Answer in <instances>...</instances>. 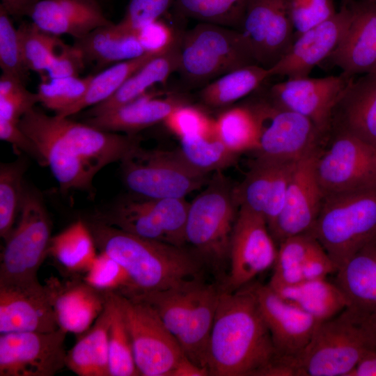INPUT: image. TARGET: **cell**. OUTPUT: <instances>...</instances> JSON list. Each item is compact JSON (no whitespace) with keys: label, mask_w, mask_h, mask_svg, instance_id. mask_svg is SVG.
<instances>
[{"label":"cell","mask_w":376,"mask_h":376,"mask_svg":"<svg viewBox=\"0 0 376 376\" xmlns=\"http://www.w3.org/2000/svg\"><path fill=\"white\" fill-rule=\"evenodd\" d=\"M220 291L215 285L204 282L177 338L185 357L207 370V349Z\"/></svg>","instance_id":"32"},{"label":"cell","mask_w":376,"mask_h":376,"mask_svg":"<svg viewBox=\"0 0 376 376\" xmlns=\"http://www.w3.org/2000/svg\"><path fill=\"white\" fill-rule=\"evenodd\" d=\"M156 56L157 55L146 53L134 59L111 65L96 75H93L83 98L63 117H69L107 100L134 72Z\"/></svg>","instance_id":"41"},{"label":"cell","mask_w":376,"mask_h":376,"mask_svg":"<svg viewBox=\"0 0 376 376\" xmlns=\"http://www.w3.org/2000/svg\"><path fill=\"white\" fill-rule=\"evenodd\" d=\"M204 282L203 278L196 279L164 290L126 296L134 297L150 305L177 339Z\"/></svg>","instance_id":"37"},{"label":"cell","mask_w":376,"mask_h":376,"mask_svg":"<svg viewBox=\"0 0 376 376\" xmlns=\"http://www.w3.org/2000/svg\"><path fill=\"white\" fill-rule=\"evenodd\" d=\"M175 0H129L121 20L116 25L135 33L144 26L159 20L173 8Z\"/></svg>","instance_id":"49"},{"label":"cell","mask_w":376,"mask_h":376,"mask_svg":"<svg viewBox=\"0 0 376 376\" xmlns=\"http://www.w3.org/2000/svg\"><path fill=\"white\" fill-rule=\"evenodd\" d=\"M349 25L339 45L327 59L347 77L376 73V3L351 0Z\"/></svg>","instance_id":"24"},{"label":"cell","mask_w":376,"mask_h":376,"mask_svg":"<svg viewBox=\"0 0 376 376\" xmlns=\"http://www.w3.org/2000/svg\"><path fill=\"white\" fill-rule=\"evenodd\" d=\"M100 1V0H99Z\"/></svg>","instance_id":"63"},{"label":"cell","mask_w":376,"mask_h":376,"mask_svg":"<svg viewBox=\"0 0 376 376\" xmlns=\"http://www.w3.org/2000/svg\"><path fill=\"white\" fill-rule=\"evenodd\" d=\"M39 102L37 93L21 84L5 95H0V119L19 123L21 118Z\"/></svg>","instance_id":"54"},{"label":"cell","mask_w":376,"mask_h":376,"mask_svg":"<svg viewBox=\"0 0 376 376\" xmlns=\"http://www.w3.org/2000/svg\"><path fill=\"white\" fill-rule=\"evenodd\" d=\"M161 97V93L149 91L126 104L88 117L84 123L108 132L137 134L145 128L164 122L175 109L189 103L182 95Z\"/></svg>","instance_id":"28"},{"label":"cell","mask_w":376,"mask_h":376,"mask_svg":"<svg viewBox=\"0 0 376 376\" xmlns=\"http://www.w3.org/2000/svg\"><path fill=\"white\" fill-rule=\"evenodd\" d=\"M258 65L272 68L295 38L287 0H250L240 29Z\"/></svg>","instance_id":"16"},{"label":"cell","mask_w":376,"mask_h":376,"mask_svg":"<svg viewBox=\"0 0 376 376\" xmlns=\"http://www.w3.org/2000/svg\"><path fill=\"white\" fill-rule=\"evenodd\" d=\"M351 0H341V5H347Z\"/></svg>","instance_id":"61"},{"label":"cell","mask_w":376,"mask_h":376,"mask_svg":"<svg viewBox=\"0 0 376 376\" xmlns=\"http://www.w3.org/2000/svg\"><path fill=\"white\" fill-rule=\"evenodd\" d=\"M318 153L315 149L295 163L282 210L269 228L277 244L289 237L309 233L317 220L324 197L315 171Z\"/></svg>","instance_id":"18"},{"label":"cell","mask_w":376,"mask_h":376,"mask_svg":"<svg viewBox=\"0 0 376 376\" xmlns=\"http://www.w3.org/2000/svg\"><path fill=\"white\" fill-rule=\"evenodd\" d=\"M363 323L376 342V311L362 315Z\"/></svg>","instance_id":"60"},{"label":"cell","mask_w":376,"mask_h":376,"mask_svg":"<svg viewBox=\"0 0 376 376\" xmlns=\"http://www.w3.org/2000/svg\"><path fill=\"white\" fill-rule=\"evenodd\" d=\"M213 130L214 136L237 155L255 152L258 147V121L246 98L242 104L221 113L214 120Z\"/></svg>","instance_id":"38"},{"label":"cell","mask_w":376,"mask_h":376,"mask_svg":"<svg viewBox=\"0 0 376 376\" xmlns=\"http://www.w3.org/2000/svg\"><path fill=\"white\" fill-rule=\"evenodd\" d=\"M254 64L252 50L237 29L198 22L181 32L178 72L187 88L203 87L230 71Z\"/></svg>","instance_id":"5"},{"label":"cell","mask_w":376,"mask_h":376,"mask_svg":"<svg viewBox=\"0 0 376 376\" xmlns=\"http://www.w3.org/2000/svg\"><path fill=\"white\" fill-rule=\"evenodd\" d=\"M121 171L128 190L145 199L185 198L210 180L191 169L177 150L141 146L121 162Z\"/></svg>","instance_id":"7"},{"label":"cell","mask_w":376,"mask_h":376,"mask_svg":"<svg viewBox=\"0 0 376 376\" xmlns=\"http://www.w3.org/2000/svg\"><path fill=\"white\" fill-rule=\"evenodd\" d=\"M209 375L208 371L202 368L186 357L178 364L176 368L172 373L171 376H207Z\"/></svg>","instance_id":"59"},{"label":"cell","mask_w":376,"mask_h":376,"mask_svg":"<svg viewBox=\"0 0 376 376\" xmlns=\"http://www.w3.org/2000/svg\"><path fill=\"white\" fill-rule=\"evenodd\" d=\"M233 187L222 171L213 173L205 188L189 203L186 244L204 265L221 275L229 263L231 236L238 207Z\"/></svg>","instance_id":"4"},{"label":"cell","mask_w":376,"mask_h":376,"mask_svg":"<svg viewBox=\"0 0 376 376\" xmlns=\"http://www.w3.org/2000/svg\"><path fill=\"white\" fill-rule=\"evenodd\" d=\"M335 283L349 306L362 315L376 311V235L336 272Z\"/></svg>","instance_id":"29"},{"label":"cell","mask_w":376,"mask_h":376,"mask_svg":"<svg viewBox=\"0 0 376 376\" xmlns=\"http://www.w3.org/2000/svg\"><path fill=\"white\" fill-rule=\"evenodd\" d=\"M20 217L1 255L0 283L37 281L38 269L48 256L52 222L42 200L23 192Z\"/></svg>","instance_id":"8"},{"label":"cell","mask_w":376,"mask_h":376,"mask_svg":"<svg viewBox=\"0 0 376 376\" xmlns=\"http://www.w3.org/2000/svg\"><path fill=\"white\" fill-rule=\"evenodd\" d=\"M250 0H175L173 6L178 19H193L239 29Z\"/></svg>","instance_id":"42"},{"label":"cell","mask_w":376,"mask_h":376,"mask_svg":"<svg viewBox=\"0 0 376 376\" xmlns=\"http://www.w3.org/2000/svg\"><path fill=\"white\" fill-rule=\"evenodd\" d=\"M0 139L11 143L19 152L29 155L40 165L47 166L45 158L20 128L19 123L0 119Z\"/></svg>","instance_id":"55"},{"label":"cell","mask_w":376,"mask_h":376,"mask_svg":"<svg viewBox=\"0 0 376 376\" xmlns=\"http://www.w3.org/2000/svg\"><path fill=\"white\" fill-rule=\"evenodd\" d=\"M96 246L86 222L79 219L60 233L52 237L48 255L70 276L86 273L97 253Z\"/></svg>","instance_id":"36"},{"label":"cell","mask_w":376,"mask_h":376,"mask_svg":"<svg viewBox=\"0 0 376 376\" xmlns=\"http://www.w3.org/2000/svg\"><path fill=\"white\" fill-rule=\"evenodd\" d=\"M295 37L332 17L333 0H287Z\"/></svg>","instance_id":"50"},{"label":"cell","mask_w":376,"mask_h":376,"mask_svg":"<svg viewBox=\"0 0 376 376\" xmlns=\"http://www.w3.org/2000/svg\"><path fill=\"white\" fill-rule=\"evenodd\" d=\"M273 290L320 322L336 316L349 306L343 290L326 279L304 280Z\"/></svg>","instance_id":"34"},{"label":"cell","mask_w":376,"mask_h":376,"mask_svg":"<svg viewBox=\"0 0 376 376\" xmlns=\"http://www.w3.org/2000/svg\"><path fill=\"white\" fill-rule=\"evenodd\" d=\"M40 0H1V6L12 18L18 19L28 17L33 6Z\"/></svg>","instance_id":"57"},{"label":"cell","mask_w":376,"mask_h":376,"mask_svg":"<svg viewBox=\"0 0 376 376\" xmlns=\"http://www.w3.org/2000/svg\"><path fill=\"white\" fill-rule=\"evenodd\" d=\"M111 293L112 311L108 334L110 376H140L127 323L113 292Z\"/></svg>","instance_id":"43"},{"label":"cell","mask_w":376,"mask_h":376,"mask_svg":"<svg viewBox=\"0 0 376 376\" xmlns=\"http://www.w3.org/2000/svg\"><path fill=\"white\" fill-rule=\"evenodd\" d=\"M259 125L256 157L297 161L317 149L323 135L308 118L272 103L262 86L246 97Z\"/></svg>","instance_id":"10"},{"label":"cell","mask_w":376,"mask_h":376,"mask_svg":"<svg viewBox=\"0 0 376 376\" xmlns=\"http://www.w3.org/2000/svg\"><path fill=\"white\" fill-rule=\"evenodd\" d=\"M349 376H376V347L357 365Z\"/></svg>","instance_id":"58"},{"label":"cell","mask_w":376,"mask_h":376,"mask_svg":"<svg viewBox=\"0 0 376 376\" xmlns=\"http://www.w3.org/2000/svg\"><path fill=\"white\" fill-rule=\"evenodd\" d=\"M269 77L268 69L257 64L246 65L206 84L201 89L198 97L206 107H226L250 95Z\"/></svg>","instance_id":"35"},{"label":"cell","mask_w":376,"mask_h":376,"mask_svg":"<svg viewBox=\"0 0 376 376\" xmlns=\"http://www.w3.org/2000/svg\"><path fill=\"white\" fill-rule=\"evenodd\" d=\"M67 334L61 328L0 334V376L55 375L65 368Z\"/></svg>","instance_id":"13"},{"label":"cell","mask_w":376,"mask_h":376,"mask_svg":"<svg viewBox=\"0 0 376 376\" xmlns=\"http://www.w3.org/2000/svg\"><path fill=\"white\" fill-rule=\"evenodd\" d=\"M95 218L141 237L173 245L180 241V214L167 198L129 201Z\"/></svg>","instance_id":"23"},{"label":"cell","mask_w":376,"mask_h":376,"mask_svg":"<svg viewBox=\"0 0 376 376\" xmlns=\"http://www.w3.org/2000/svg\"><path fill=\"white\" fill-rule=\"evenodd\" d=\"M111 292L100 315L67 351L65 368L78 376H110L108 334L112 311Z\"/></svg>","instance_id":"31"},{"label":"cell","mask_w":376,"mask_h":376,"mask_svg":"<svg viewBox=\"0 0 376 376\" xmlns=\"http://www.w3.org/2000/svg\"><path fill=\"white\" fill-rule=\"evenodd\" d=\"M276 359L250 285L233 292L221 289L207 349L209 375L262 376Z\"/></svg>","instance_id":"1"},{"label":"cell","mask_w":376,"mask_h":376,"mask_svg":"<svg viewBox=\"0 0 376 376\" xmlns=\"http://www.w3.org/2000/svg\"><path fill=\"white\" fill-rule=\"evenodd\" d=\"M50 120L95 175L108 164L121 163L141 146V139L137 134L108 132L55 114L50 116Z\"/></svg>","instance_id":"21"},{"label":"cell","mask_w":376,"mask_h":376,"mask_svg":"<svg viewBox=\"0 0 376 376\" xmlns=\"http://www.w3.org/2000/svg\"><path fill=\"white\" fill-rule=\"evenodd\" d=\"M23 163H2L0 166V236L5 241L14 228L23 192Z\"/></svg>","instance_id":"46"},{"label":"cell","mask_w":376,"mask_h":376,"mask_svg":"<svg viewBox=\"0 0 376 376\" xmlns=\"http://www.w3.org/2000/svg\"><path fill=\"white\" fill-rule=\"evenodd\" d=\"M329 148L320 152L315 171L324 195L376 186V149L341 131Z\"/></svg>","instance_id":"11"},{"label":"cell","mask_w":376,"mask_h":376,"mask_svg":"<svg viewBox=\"0 0 376 376\" xmlns=\"http://www.w3.org/2000/svg\"><path fill=\"white\" fill-rule=\"evenodd\" d=\"M17 33L27 68L44 77L63 42L58 36L40 29L31 21H22L17 27Z\"/></svg>","instance_id":"44"},{"label":"cell","mask_w":376,"mask_h":376,"mask_svg":"<svg viewBox=\"0 0 376 376\" xmlns=\"http://www.w3.org/2000/svg\"><path fill=\"white\" fill-rule=\"evenodd\" d=\"M250 286L270 333L277 355L276 362L286 369L287 363L308 344L320 322L268 284Z\"/></svg>","instance_id":"17"},{"label":"cell","mask_w":376,"mask_h":376,"mask_svg":"<svg viewBox=\"0 0 376 376\" xmlns=\"http://www.w3.org/2000/svg\"><path fill=\"white\" fill-rule=\"evenodd\" d=\"M127 323L137 369L142 376H171L185 357L156 311L134 297L113 292Z\"/></svg>","instance_id":"9"},{"label":"cell","mask_w":376,"mask_h":376,"mask_svg":"<svg viewBox=\"0 0 376 376\" xmlns=\"http://www.w3.org/2000/svg\"><path fill=\"white\" fill-rule=\"evenodd\" d=\"M309 233L338 269L376 235V186L324 196Z\"/></svg>","instance_id":"6"},{"label":"cell","mask_w":376,"mask_h":376,"mask_svg":"<svg viewBox=\"0 0 376 376\" xmlns=\"http://www.w3.org/2000/svg\"><path fill=\"white\" fill-rule=\"evenodd\" d=\"M350 17L348 5H341L332 17L296 36L283 56L268 69L270 77H308L313 69L327 60L338 47Z\"/></svg>","instance_id":"19"},{"label":"cell","mask_w":376,"mask_h":376,"mask_svg":"<svg viewBox=\"0 0 376 376\" xmlns=\"http://www.w3.org/2000/svg\"><path fill=\"white\" fill-rule=\"evenodd\" d=\"M179 33L175 44L166 52L157 55L134 72L109 98L92 107L88 117L97 116L131 102L147 93L157 84L165 82L178 72L180 64Z\"/></svg>","instance_id":"30"},{"label":"cell","mask_w":376,"mask_h":376,"mask_svg":"<svg viewBox=\"0 0 376 376\" xmlns=\"http://www.w3.org/2000/svg\"><path fill=\"white\" fill-rule=\"evenodd\" d=\"M277 251L263 216L239 207L230 244L229 271L221 289L233 292L249 285L274 266Z\"/></svg>","instance_id":"12"},{"label":"cell","mask_w":376,"mask_h":376,"mask_svg":"<svg viewBox=\"0 0 376 376\" xmlns=\"http://www.w3.org/2000/svg\"><path fill=\"white\" fill-rule=\"evenodd\" d=\"M84 221L96 248L128 275L134 289L130 295L164 290L202 278L204 264L185 246L141 237L95 218Z\"/></svg>","instance_id":"2"},{"label":"cell","mask_w":376,"mask_h":376,"mask_svg":"<svg viewBox=\"0 0 376 376\" xmlns=\"http://www.w3.org/2000/svg\"><path fill=\"white\" fill-rule=\"evenodd\" d=\"M164 123L179 138L195 134L214 136V121L202 110L189 103L175 109Z\"/></svg>","instance_id":"51"},{"label":"cell","mask_w":376,"mask_h":376,"mask_svg":"<svg viewBox=\"0 0 376 376\" xmlns=\"http://www.w3.org/2000/svg\"><path fill=\"white\" fill-rule=\"evenodd\" d=\"M318 243L311 233L291 236L279 242L269 286L277 289L304 281V265Z\"/></svg>","instance_id":"40"},{"label":"cell","mask_w":376,"mask_h":376,"mask_svg":"<svg viewBox=\"0 0 376 376\" xmlns=\"http://www.w3.org/2000/svg\"><path fill=\"white\" fill-rule=\"evenodd\" d=\"M86 63L97 68L134 59L146 54L135 33L120 29L116 24L98 27L73 44Z\"/></svg>","instance_id":"33"},{"label":"cell","mask_w":376,"mask_h":376,"mask_svg":"<svg viewBox=\"0 0 376 376\" xmlns=\"http://www.w3.org/2000/svg\"><path fill=\"white\" fill-rule=\"evenodd\" d=\"M352 78L340 74L287 79L269 87L263 85L262 90L274 104L308 118L324 136L331 131L334 107Z\"/></svg>","instance_id":"14"},{"label":"cell","mask_w":376,"mask_h":376,"mask_svg":"<svg viewBox=\"0 0 376 376\" xmlns=\"http://www.w3.org/2000/svg\"><path fill=\"white\" fill-rule=\"evenodd\" d=\"M28 17L46 32L75 39L113 23L105 16L99 0H40Z\"/></svg>","instance_id":"26"},{"label":"cell","mask_w":376,"mask_h":376,"mask_svg":"<svg viewBox=\"0 0 376 376\" xmlns=\"http://www.w3.org/2000/svg\"><path fill=\"white\" fill-rule=\"evenodd\" d=\"M83 279L92 286L104 292L129 295L134 289L123 268L104 252L97 254Z\"/></svg>","instance_id":"48"},{"label":"cell","mask_w":376,"mask_h":376,"mask_svg":"<svg viewBox=\"0 0 376 376\" xmlns=\"http://www.w3.org/2000/svg\"><path fill=\"white\" fill-rule=\"evenodd\" d=\"M60 281L49 278L45 284L59 328L77 336L88 330L104 310L109 292L92 286L83 278Z\"/></svg>","instance_id":"25"},{"label":"cell","mask_w":376,"mask_h":376,"mask_svg":"<svg viewBox=\"0 0 376 376\" xmlns=\"http://www.w3.org/2000/svg\"><path fill=\"white\" fill-rule=\"evenodd\" d=\"M58 328L45 285L39 281L0 283V334Z\"/></svg>","instance_id":"22"},{"label":"cell","mask_w":376,"mask_h":376,"mask_svg":"<svg viewBox=\"0 0 376 376\" xmlns=\"http://www.w3.org/2000/svg\"><path fill=\"white\" fill-rule=\"evenodd\" d=\"M297 161L256 157L243 181L233 187L236 205L263 215L269 229L282 210Z\"/></svg>","instance_id":"20"},{"label":"cell","mask_w":376,"mask_h":376,"mask_svg":"<svg viewBox=\"0 0 376 376\" xmlns=\"http://www.w3.org/2000/svg\"><path fill=\"white\" fill-rule=\"evenodd\" d=\"M86 62L79 48L74 45L63 43L54 55L47 72L42 79L79 77Z\"/></svg>","instance_id":"53"},{"label":"cell","mask_w":376,"mask_h":376,"mask_svg":"<svg viewBox=\"0 0 376 376\" xmlns=\"http://www.w3.org/2000/svg\"><path fill=\"white\" fill-rule=\"evenodd\" d=\"M180 31L159 19L144 26L136 35L146 53L159 55L175 44Z\"/></svg>","instance_id":"52"},{"label":"cell","mask_w":376,"mask_h":376,"mask_svg":"<svg viewBox=\"0 0 376 376\" xmlns=\"http://www.w3.org/2000/svg\"><path fill=\"white\" fill-rule=\"evenodd\" d=\"M371 1L376 3V0H371Z\"/></svg>","instance_id":"62"},{"label":"cell","mask_w":376,"mask_h":376,"mask_svg":"<svg viewBox=\"0 0 376 376\" xmlns=\"http://www.w3.org/2000/svg\"><path fill=\"white\" fill-rule=\"evenodd\" d=\"M375 347L362 315L347 307L320 322L308 344L286 366L290 376H349Z\"/></svg>","instance_id":"3"},{"label":"cell","mask_w":376,"mask_h":376,"mask_svg":"<svg viewBox=\"0 0 376 376\" xmlns=\"http://www.w3.org/2000/svg\"><path fill=\"white\" fill-rule=\"evenodd\" d=\"M0 67L2 73L10 75L25 84L29 81L27 68L21 49L17 28L11 16L0 6Z\"/></svg>","instance_id":"47"},{"label":"cell","mask_w":376,"mask_h":376,"mask_svg":"<svg viewBox=\"0 0 376 376\" xmlns=\"http://www.w3.org/2000/svg\"><path fill=\"white\" fill-rule=\"evenodd\" d=\"M19 126L38 148L63 192L93 194L95 175L56 130L50 116L35 107L21 118Z\"/></svg>","instance_id":"15"},{"label":"cell","mask_w":376,"mask_h":376,"mask_svg":"<svg viewBox=\"0 0 376 376\" xmlns=\"http://www.w3.org/2000/svg\"><path fill=\"white\" fill-rule=\"evenodd\" d=\"M93 75L42 79L38 86L39 102L63 117L84 96Z\"/></svg>","instance_id":"45"},{"label":"cell","mask_w":376,"mask_h":376,"mask_svg":"<svg viewBox=\"0 0 376 376\" xmlns=\"http://www.w3.org/2000/svg\"><path fill=\"white\" fill-rule=\"evenodd\" d=\"M176 150L191 169L205 175L232 166L239 155L215 136L201 134L180 137Z\"/></svg>","instance_id":"39"},{"label":"cell","mask_w":376,"mask_h":376,"mask_svg":"<svg viewBox=\"0 0 376 376\" xmlns=\"http://www.w3.org/2000/svg\"><path fill=\"white\" fill-rule=\"evenodd\" d=\"M331 131L350 134L376 149V73L350 80L334 107Z\"/></svg>","instance_id":"27"},{"label":"cell","mask_w":376,"mask_h":376,"mask_svg":"<svg viewBox=\"0 0 376 376\" xmlns=\"http://www.w3.org/2000/svg\"><path fill=\"white\" fill-rule=\"evenodd\" d=\"M337 271L336 265L318 242L304 265L303 279H324L329 274L336 273Z\"/></svg>","instance_id":"56"}]
</instances>
